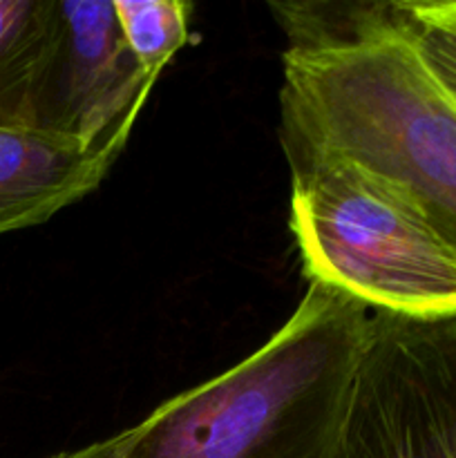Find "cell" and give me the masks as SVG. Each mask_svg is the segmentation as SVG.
Returning a JSON list of instances; mask_svg holds the SVG:
<instances>
[{
  "instance_id": "6da1fadb",
  "label": "cell",
  "mask_w": 456,
  "mask_h": 458,
  "mask_svg": "<svg viewBox=\"0 0 456 458\" xmlns=\"http://www.w3.org/2000/svg\"><path fill=\"white\" fill-rule=\"evenodd\" d=\"M271 12L286 34L282 150L334 152L389 179L456 250V103L393 0L271 3Z\"/></svg>"
},
{
  "instance_id": "7a4b0ae2",
  "label": "cell",
  "mask_w": 456,
  "mask_h": 458,
  "mask_svg": "<svg viewBox=\"0 0 456 458\" xmlns=\"http://www.w3.org/2000/svg\"><path fill=\"white\" fill-rule=\"evenodd\" d=\"M371 309L308 282L249 358L123 429L125 458H334Z\"/></svg>"
},
{
  "instance_id": "3957f363",
  "label": "cell",
  "mask_w": 456,
  "mask_h": 458,
  "mask_svg": "<svg viewBox=\"0 0 456 458\" xmlns=\"http://www.w3.org/2000/svg\"><path fill=\"white\" fill-rule=\"evenodd\" d=\"M284 157L308 282L371 311L456 316V250L401 186L334 152L286 148Z\"/></svg>"
},
{
  "instance_id": "277c9868",
  "label": "cell",
  "mask_w": 456,
  "mask_h": 458,
  "mask_svg": "<svg viewBox=\"0 0 456 458\" xmlns=\"http://www.w3.org/2000/svg\"><path fill=\"white\" fill-rule=\"evenodd\" d=\"M334 458H456V316L371 311Z\"/></svg>"
},
{
  "instance_id": "5b68a950",
  "label": "cell",
  "mask_w": 456,
  "mask_h": 458,
  "mask_svg": "<svg viewBox=\"0 0 456 458\" xmlns=\"http://www.w3.org/2000/svg\"><path fill=\"white\" fill-rule=\"evenodd\" d=\"M156 81L130 54L114 0H56L34 128L80 143L132 134Z\"/></svg>"
},
{
  "instance_id": "8992f818",
  "label": "cell",
  "mask_w": 456,
  "mask_h": 458,
  "mask_svg": "<svg viewBox=\"0 0 456 458\" xmlns=\"http://www.w3.org/2000/svg\"><path fill=\"white\" fill-rule=\"evenodd\" d=\"M128 139L80 143L38 128H0V237L38 226L97 191Z\"/></svg>"
},
{
  "instance_id": "52a82bcc",
  "label": "cell",
  "mask_w": 456,
  "mask_h": 458,
  "mask_svg": "<svg viewBox=\"0 0 456 458\" xmlns=\"http://www.w3.org/2000/svg\"><path fill=\"white\" fill-rule=\"evenodd\" d=\"M56 0H0V128H34Z\"/></svg>"
},
{
  "instance_id": "ba28073f",
  "label": "cell",
  "mask_w": 456,
  "mask_h": 458,
  "mask_svg": "<svg viewBox=\"0 0 456 458\" xmlns=\"http://www.w3.org/2000/svg\"><path fill=\"white\" fill-rule=\"evenodd\" d=\"M116 21L130 54L148 74L161 76L190 40L192 7L183 0H114Z\"/></svg>"
},
{
  "instance_id": "9c48e42d",
  "label": "cell",
  "mask_w": 456,
  "mask_h": 458,
  "mask_svg": "<svg viewBox=\"0 0 456 458\" xmlns=\"http://www.w3.org/2000/svg\"><path fill=\"white\" fill-rule=\"evenodd\" d=\"M393 12L427 70L456 103V0H393Z\"/></svg>"
},
{
  "instance_id": "30bf717a",
  "label": "cell",
  "mask_w": 456,
  "mask_h": 458,
  "mask_svg": "<svg viewBox=\"0 0 456 458\" xmlns=\"http://www.w3.org/2000/svg\"><path fill=\"white\" fill-rule=\"evenodd\" d=\"M49 458H125V437L123 432H119L106 441H97L74 452H61Z\"/></svg>"
}]
</instances>
